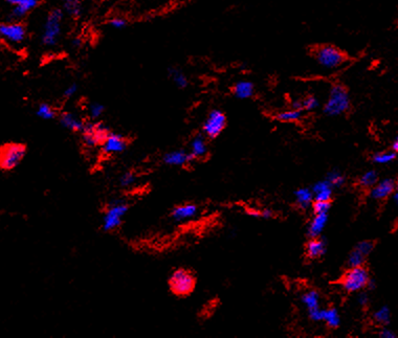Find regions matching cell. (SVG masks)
I'll return each instance as SVG.
<instances>
[{
  "label": "cell",
  "mask_w": 398,
  "mask_h": 338,
  "mask_svg": "<svg viewBox=\"0 0 398 338\" xmlns=\"http://www.w3.org/2000/svg\"><path fill=\"white\" fill-rule=\"evenodd\" d=\"M129 211V204L125 199L115 198L107 204L102 218V230L110 233L119 228L124 220V217Z\"/></svg>",
  "instance_id": "obj_2"
},
{
  "label": "cell",
  "mask_w": 398,
  "mask_h": 338,
  "mask_svg": "<svg viewBox=\"0 0 398 338\" xmlns=\"http://www.w3.org/2000/svg\"><path fill=\"white\" fill-rule=\"evenodd\" d=\"M0 38L9 43L19 44L26 38V28L22 23L17 22V21L0 23Z\"/></svg>",
  "instance_id": "obj_10"
},
{
  "label": "cell",
  "mask_w": 398,
  "mask_h": 338,
  "mask_svg": "<svg viewBox=\"0 0 398 338\" xmlns=\"http://www.w3.org/2000/svg\"><path fill=\"white\" fill-rule=\"evenodd\" d=\"M233 94L239 100H247L255 93V85L250 81H239L233 87Z\"/></svg>",
  "instance_id": "obj_20"
},
{
  "label": "cell",
  "mask_w": 398,
  "mask_h": 338,
  "mask_svg": "<svg viewBox=\"0 0 398 338\" xmlns=\"http://www.w3.org/2000/svg\"><path fill=\"white\" fill-rule=\"evenodd\" d=\"M196 286V278L192 271L179 268L172 272L169 279V287L172 293L177 297H188L194 291Z\"/></svg>",
  "instance_id": "obj_4"
},
{
  "label": "cell",
  "mask_w": 398,
  "mask_h": 338,
  "mask_svg": "<svg viewBox=\"0 0 398 338\" xmlns=\"http://www.w3.org/2000/svg\"><path fill=\"white\" fill-rule=\"evenodd\" d=\"M373 320L375 323H378L381 326H388L391 322V312L390 309L387 306H383L378 311H375L373 314Z\"/></svg>",
  "instance_id": "obj_30"
},
{
  "label": "cell",
  "mask_w": 398,
  "mask_h": 338,
  "mask_svg": "<svg viewBox=\"0 0 398 338\" xmlns=\"http://www.w3.org/2000/svg\"><path fill=\"white\" fill-rule=\"evenodd\" d=\"M369 296H368V293L367 292H364L363 290L362 291H359V294H358V302H359V304L361 305V306H363V307H365V306H367V305L369 304Z\"/></svg>",
  "instance_id": "obj_41"
},
{
  "label": "cell",
  "mask_w": 398,
  "mask_h": 338,
  "mask_svg": "<svg viewBox=\"0 0 398 338\" xmlns=\"http://www.w3.org/2000/svg\"><path fill=\"white\" fill-rule=\"evenodd\" d=\"M26 154V147L20 143L0 146V170L12 171L17 168Z\"/></svg>",
  "instance_id": "obj_5"
},
{
  "label": "cell",
  "mask_w": 398,
  "mask_h": 338,
  "mask_svg": "<svg viewBox=\"0 0 398 338\" xmlns=\"http://www.w3.org/2000/svg\"><path fill=\"white\" fill-rule=\"evenodd\" d=\"M296 196V202L300 209L306 210L310 208L311 204L314 202V193L311 189L308 188H301L295 192Z\"/></svg>",
  "instance_id": "obj_22"
},
{
  "label": "cell",
  "mask_w": 398,
  "mask_h": 338,
  "mask_svg": "<svg viewBox=\"0 0 398 338\" xmlns=\"http://www.w3.org/2000/svg\"><path fill=\"white\" fill-rule=\"evenodd\" d=\"M311 208H313V211H314L315 215L328 214L330 209H331V201H317V200H314L313 204H311Z\"/></svg>",
  "instance_id": "obj_36"
},
{
  "label": "cell",
  "mask_w": 398,
  "mask_h": 338,
  "mask_svg": "<svg viewBox=\"0 0 398 338\" xmlns=\"http://www.w3.org/2000/svg\"><path fill=\"white\" fill-rule=\"evenodd\" d=\"M301 102H302V109L306 111H314L320 105L318 99L314 95H309Z\"/></svg>",
  "instance_id": "obj_37"
},
{
  "label": "cell",
  "mask_w": 398,
  "mask_h": 338,
  "mask_svg": "<svg viewBox=\"0 0 398 338\" xmlns=\"http://www.w3.org/2000/svg\"><path fill=\"white\" fill-rule=\"evenodd\" d=\"M198 213L197 205L193 203H184L175 206L171 212L172 219L176 222H186L195 218Z\"/></svg>",
  "instance_id": "obj_15"
},
{
  "label": "cell",
  "mask_w": 398,
  "mask_h": 338,
  "mask_svg": "<svg viewBox=\"0 0 398 338\" xmlns=\"http://www.w3.org/2000/svg\"><path fill=\"white\" fill-rule=\"evenodd\" d=\"M39 4V0H23L22 2L18 5L13 6L12 12H10V18L13 20H19L26 16L30 10L36 8Z\"/></svg>",
  "instance_id": "obj_21"
},
{
  "label": "cell",
  "mask_w": 398,
  "mask_h": 338,
  "mask_svg": "<svg viewBox=\"0 0 398 338\" xmlns=\"http://www.w3.org/2000/svg\"><path fill=\"white\" fill-rule=\"evenodd\" d=\"M36 115L44 121H50V119L56 118L58 113L55 108L48 103H41L38 105L36 109Z\"/></svg>",
  "instance_id": "obj_26"
},
{
  "label": "cell",
  "mask_w": 398,
  "mask_h": 338,
  "mask_svg": "<svg viewBox=\"0 0 398 338\" xmlns=\"http://www.w3.org/2000/svg\"><path fill=\"white\" fill-rule=\"evenodd\" d=\"M109 24L114 29H123V28H125L127 26L128 22H127V20H125L124 18L115 17V18H112L109 21Z\"/></svg>",
  "instance_id": "obj_39"
},
{
  "label": "cell",
  "mask_w": 398,
  "mask_h": 338,
  "mask_svg": "<svg viewBox=\"0 0 398 338\" xmlns=\"http://www.w3.org/2000/svg\"><path fill=\"white\" fill-rule=\"evenodd\" d=\"M328 222V214L315 215L307 226V235L311 238H318Z\"/></svg>",
  "instance_id": "obj_19"
},
{
  "label": "cell",
  "mask_w": 398,
  "mask_h": 338,
  "mask_svg": "<svg viewBox=\"0 0 398 338\" xmlns=\"http://www.w3.org/2000/svg\"><path fill=\"white\" fill-rule=\"evenodd\" d=\"M314 56L317 63L325 69H337L346 61V54L333 45L319 46Z\"/></svg>",
  "instance_id": "obj_7"
},
{
  "label": "cell",
  "mask_w": 398,
  "mask_h": 338,
  "mask_svg": "<svg viewBox=\"0 0 398 338\" xmlns=\"http://www.w3.org/2000/svg\"><path fill=\"white\" fill-rule=\"evenodd\" d=\"M110 132V128L102 122L92 121L85 123V126L81 131L82 141L84 146L87 148L101 147Z\"/></svg>",
  "instance_id": "obj_8"
},
{
  "label": "cell",
  "mask_w": 398,
  "mask_h": 338,
  "mask_svg": "<svg viewBox=\"0 0 398 338\" xmlns=\"http://www.w3.org/2000/svg\"><path fill=\"white\" fill-rule=\"evenodd\" d=\"M63 17L64 12L61 8H53L47 14L41 36V42L44 46L52 47L58 44L62 34Z\"/></svg>",
  "instance_id": "obj_3"
},
{
  "label": "cell",
  "mask_w": 398,
  "mask_h": 338,
  "mask_svg": "<svg viewBox=\"0 0 398 338\" xmlns=\"http://www.w3.org/2000/svg\"><path fill=\"white\" fill-rule=\"evenodd\" d=\"M314 193V200L317 201H331L333 196V188L331 184L326 180H320L314 184L311 188Z\"/></svg>",
  "instance_id": "obj_17"
},
{
  "label": "cell",
  "mask_w": 398,
  "mask_h": 338,
  "mask_svg": "<svg viewBox=\"0 0 398 338\" xmlns=\"http://www.w3.org/2000/svg\"><path fill=\"white\" fill-rule=\"evenodd\" d=\"M105 106L99 102H92L87 107V113L92 121H98V119L104 114Z\"/></svg>",
  "instance_id": "obj_32"
},
{
  "label": "cell",
  "mask_w": 398,
  "mask_h": 338,
  "mask_svg": "<svg viewBox=\"0 0 398 338\" xmlns=\"http://www.w3.org/2000/svg\"><path fill=\"white\" fill-rule=\"evenodd\" d=\"M189 152L194 159L203 158L204 156H206L209 152L206 136H204L203 134H198V135L193 137V139L191 140V144H190Z\"/></svg>",
  "instance_id": "obj_18"
},
{
  "label": "cell",
  "mask_w": 398,
  "mask_h": 338,
  "mask_svg": "<svg viewBox=\"0 0 398 338\" xmlns=\"http://www.w3.org/2000/svg\"><path fill=\"white\" fill-rule=\"evenodd\" d=\"M397 153L394 151H385V152H378L372 156L373 162L378 163V165H388V163L394 161L396 159Z\"/></svg>",
  "instance_id": "obj_29"
},
{
  "label": "cell",
  "mask_w": 398,
  "mask_h": 338,
  "mask_svg": "<svg viewBox=\"0 0 398 338\" xmlns=\"http://www.w3.org/2000/svg\"><path fill=\"white\" fill-rule=\"evenodd\" d=\"M293 109H296V110H301L302 111L303 109H302V102L301 101H295L294 103H293Z\"/></svg>",
  "instance_id": "obj_46"
},
{
  "label": "cell",
  "mask_w": 398,
  "mask_h": 338,
  "mask_svg": "<svg viewBox=\"0 0 398 338\" xmlns=\"http://www.w3.org/2000/svg\"><path fill=\"white\" fill-rule=\"evenodd\" d=\"M77 92H78V84L71 83L65 89H64L63 97L64 99H70V97H72Z\"/></svg>",
  "instance_id": "obj_40"
},
{
  "label": "cell",
  "mask_w": 398,
  "mask_h": 338,
  "mask_svg": "<svg viewBox=\"0 0 398 338\" xmlns=\"http://www.w3.org/2000/svg\"><path fill=\"white\" fill-rule=\"evenodd\" d=\"M59 123L64 128L71 132H80L85 126L84 119L77 113L71 111H64L59 114Z\"/></svg>",
  "instance_id": "obj_14"
},
{
  "label": "cell",
  "mask_w": 398,
  "mask_h": 338,
  "mask_svg": "<svg viewBox=\"0 0 398 338\" xmlns=\"http://www.w3.org/2000/svg\"><path fill=\"white\" fill-rule=\"evenodd\" d=\"M350 105V96L346 87L342 84H336L331 87L323 111L328 116H339L347 112Z\"/></svg>",
  "instance_id": "obj_1"
},
{
  "label": "cell",
  "mask_w": 398,
  "mask_h": 338,
  "mask_svg": "<svg viewBox=\"0 0 398 338\" xmlns=\"http://www.w3.org/2000/svg\"><path fill=\"white\" fill-rule=\"evenodd\" d=\"M193 160L195 159L190 154V152L180 149L167 152L163 156L164 163L170 167H185Z\"/></svg>",
  "instance_id": "obj_13"
},
{
  "label": "cell",
  "mask_w": 398,
  "mask_h": 338,
  "mask_svg": "<svg viewBox=\"0 0 398 338\" xmlns=\"http://www.w3.org/2000/svg\"><path fill=\"white\" fill-rule=\"evenodd\" d=\"M380 180L379 173L375 170H369L365 172L360 178V185L364 189H371Z\"/></svg>",
  "instance_id": "obj_27"
},
{
  "label": "cell",
  "mask_w": 398,
  "mask_h": 338,
  "mask_svg": "<svg viewBox=\"0 0 398 338\" xmlns=\"http://www.w3.org/2000/svg\"><path fill=\"white\" fill-rule=\"evenodd\" d=\"M82 40L81 38H73L71 41V46L73 48H80L82 46Z\"/></svg>",
  "instance_id": "obj_44"
},
{
  "label": "cell",
  "mask_w": 398,
  "mask_h": 338,
  "mask_svg": "<svg viewBox=\"0 0 398 338\" xmlns=\"http://www.w3.org/2000/svg\"><path fill=\"white\" fill-rule=\"evenodd\" d=\"M101 148L105 155L111 156L121 154L128 148V139L120 133L110 132L101 145Z\"/></svg>",
  "instance_id": "obj_11"
},
{
  "label": "cell",
  "mask_w": 398,
  "mask_h": 338,
  "mask_svg": "<svg viewBox=\"0 0 398 338\" xmlns=\"http://www.w3.org/2000/svg\"><path fill=\"white\" fill-rule=\"evenodd\" d=\"M63 3H71V2H80L81 0H62Z\"/></svg>",
  "instance_id": "obj_49"
},
{
  "label": "cell",
  "mask_w": 398,
  "mask_h": 338,
  "mask_svg": "<svg viewBox=\"0 0 398 338\" xmlns=\"http://www.w3.org/2000/svg\"><path fill=\"white\" fill-rule=\"evenodd\" d=\"M136 181H137V177L135 174L131 171H127V172L123 173L119 178V184H120V187L123 189H129V188L133 187V185L136 183Z\"/></svg>",
  "instance_id": "obj_33"
},
{
  "label": "cell",
  "mask_w": 398,
  "mask_h": 338,
  "mask_svg": "<svg viewBox=\"0 0 398 338\" xmlns=\"http://www.w3.org/2000/svg\"><path fill=\"white\" fill-rule=\"evenodd\" d=\"M225 127H227V116L219 109H214L210 111L202 125V133L206 137L214 139L222 133Z\"/></svg>",
  "instance_id": "obj_9"
},
{
  "label": "cell",
  "mask_w": 398,
  "mask_h": 338,
  "mask_svg": "<svg viewBox=\"0 0 398 338\" xmlns=\"http://www.w3.org/2000/svg\"><path fill=\"white\" fill-rule=\"evenodd\" d=\"M5 2H7L8 4H10V5H13V6H15V5H18L19 3H21L23 1V0H4Z\"/></svg>",
  "instance_id": "obj_47"
},
{
  "label": "cell",
  "mask_w": 398,
  "mask_h": 338,
  "mask_svg": "<svg viewBox=\"0 0 398 338\" xmlns=\"http://www.w3.org/2000/svg\"><path fill=\"white\" fill-rule=\"evenodd\" d=\"M326 180L331 184L332 188H341L345 183L346 178L340 171L333 170L327 174Z\"/></svg>",
  "instance_id": "obj_31"
},
{
  "label": "cell",
  "mask_w": 398,
  "mask_h": 338,
  "mask_svg": "<svg viewBox=\"0 0 398 338\" xmlns=\"http://www.w3.org/2000/svg\"><path fill=\"white\" fill-rule=\"evenodd\" d=\"M396 191V181L393 178H385L379 180L374 187L370 189V197L374 200H385Z\"/></svg>",
  "instance_id": "obj_12"
},
{
  "label": "cell",
  "mask_w": 398,
  "mask_h": 338,
  "mask_svg": "<svg viewBox=\"0 0 398 338\" xmlns=\"http://www.w3.org/2000/svg\"><path fill=\"white\" fill-rule=\"evenodd\" d=\"M380 336L383 337V338H394V337H396L395 333L393 331H391L390 329H388V328H384L381 331Z\"/></svg>",
  "instance_id": "obj_42"
},
{
  "label": "cell",
  "mask_w": 398,
  "mask_h": 338,
  "mask_svg": "<svg viewBox=\"0 0 398 338\" xmlns=\"http://www.w3.org/2000/svg\"><path fill=\"white\" fill-rule=\"evenodd\" d=\"M366 258L367 257H365L361 252H359V250L357 249V248H354L352 252L350 253V255H349V257H348V266H349V268H351V267H358V266H363L364 264H365V261H366Z\"/></svg>",
  "instance_id": "obj_34"
},
{
  "label": "cell",
  "mask_w": 398,
  "mask_h": 338,
  "mask_svg": "<svg viewBox=\"0 0 398 338\" xmlns=\"http://www.w3.org/2000/svg\"><path fill=\"white\" fill-rule=\"evenodd\" d=\"M246 214L249 216H252L254 218H260L261 217V211L256 210V209H247Z\"/></svg>",
  "instance_id": "obj_43"
},
{
  "label": "cell",
  "mask_w": 398,
  "mask_h": 338,
  "mask_svg": "<svg viewBox=\"0 0 398 338\" xmlns=\"http://www.w3.org/2000/svg\"><path fill=\"white\" fill-rule=\"evenodd\" d=\"M63 12L73 18L80 17L82 14L81 1L80 2H71V3H63Z\"/></svg>",
  "instance_id": "obj_35"
},
{
  "label": "cell",
  "mask_w": 398,
  "mask_h": 338,
  "mask_svg": "<svg viewBox=\"0 0 398 338\" xmlns=\"http://www.w3.org/2000/svg\"><path fill=\"white\" fill-rule=\"evenodd\" d=\"M392 151H394L397 153V151H398V140H397V138H395L394 141L392 143Z\"/></svg>",
  "instance_id": "obj_48"
},
{
  "label": "cell",
  "mask_w": 398,
  "mask_h": 338,
  "mask_svg": "<svg viewBox=\"0 0 398 338\" xmlns=\"http://www.w3.org/2000/svg\"><path fill=\"white\" fill-rule=\"evenodd\" d=\"M301 116H302V111L296 110V109H290V110L279 112L276 115V118L278 121L283 123H293V122H298Z\"/></svg>",
  "instance_id": "obj_28"
},
{
  "label": "cell",
  "mask_w": 398,
  "mask_h": 338,
  "mask_svg": "<svg viewBox=\"0 0 398 338\" xmlns=\"http://www.w3.org/2000/svg\"><path fill=\"white\" fill-rule=\"evenodd\" d=\"M301 301H302L303 305L306 307V309L308 311V314L313 313V312H315V311H317V310H319L321 308V306H320V293L318 291H316V290H309V291L305 292L302 296V299H301Z\"/></svg>",
  "instance_id": "obj_23"
},
{
  "label": "cell",
  "mask_w": 398,
  "mask_h": 338,
  "mask_svg": "<svg viewBox=\"0 0 398 338\" xmlns=\"http://www.w3.org/2000/svg\"><path fill=\"white\" fill-rule=\"evenodd\" d=\"M306 256L309 259H319L324 256L327 252V243L324 239L311 238L305 247Z\"/></svg>",
  "instance_id": "obj_16"
},
{
  "label": "cell",
  "mask_w": 398,
  "mask_h": 338,
  "mask_svg": "<svg viewBox=\"0 0 398 338\" xmlns=\"http://www.w3.org/2000/svg\"><path fill=\"white\" fill-rule=\"evenodd\" d=\"M375 247V243L373 241H369V240H366V241H362L357 244V246L354 248H357L359 252H361L365 257H368L372 250Z\"/></svg>",
  "instance_id": "obj_38"
},
{
  "label": "cell",
  "mask_w": 398,
  "mask_h": 338,
  "mask_svg": "<svg viewBox=\"0 0 398 338\" xmlns=\"http://www.w3.org/2000/svg\"><path fill=\"white\" fill-rule=\"evenodd\" d=\"M272 217H273V212L271 210L261 211V218H263V219H271Z\"/></svg>",
  "instance_id": "obj_45"
},
{
  "label": "cell",
  "mask_w": 398,
  "mask_h": 338,
  "mask_svg": "<svg viewBox=\"0 0 398 338\" xmlns=\"http://www.w3.org/2000/svg\"><path fill=\"white\" fill-rule=\"evenodd\" d=\"M168 75L171 79V81L173 82L178 88L185 89L189 85V79L187 77V74L182 71L181 69L177 67H170L168 69Z\"/></svg>",
  "instance_id": "obj_25"
},
{
  "label": "cell",
  "mask_w": 398,
  "mask_h": 338,
  "mask_svg": "<svg viewBox=\"0 0 398 338\" xmlns=\"http://www.w3.org/2000/svg\"><path fill=\"white\" fill-rule=\"evenodd\" d=\"M369 280L370 274L364 265L351 267L343 275L341 285L348 293H356L366 289Z\"/></svg>",
  "instance_id": "obj_6"
},
{
  "label": "cell",
  "mask_w": 398,
  "mask_h": 338,
  "mask_svg": "<svg viewBox=\"0 0 398 338\" xmlns=\"http://www.w3.org/2000/svg\"><path fill=\"white\" fill-rule=\"evenodd\" d=\"M321 322L326 323L330 328H338L341 324V316L338 309L336 308L322 309Z\"/></svg>",
  "instance_id": "obj_24"
}]
</instances>
